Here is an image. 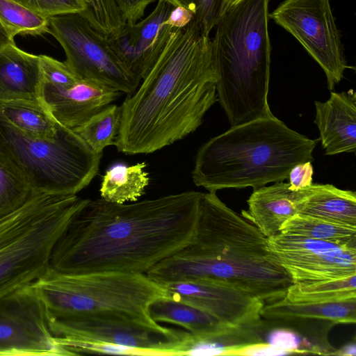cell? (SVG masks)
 <instances>
[{
  "instance_id": "1f68e13d",
  "label": "cell",
  "mask_w": 356,
  "mask_h": 356,
  "mask_svg": "<svg viewBox=\"0 0 356 356\" xmlns=\"http://www.w3.org/2000/svg\"><path fill=\"white\" fill-rule=\"evenodd\" d=\"M175 6L191 11L202 32L209 35L220 19V0H167Z\"/></svg>"
},
{
  "instance_id": "4dcf8cb0",
  "label": "cell",
  "mask_w": 356,
  "mask_h": 356,
  "mask_svg": "<svg viewBox=\"0 0 356 356\" xmlns=\"http://www.w3.org/2000/svg\"><path fill=\"white\" fill-rule=\"evenodd\" d=\"M57 343L69 355L83 354H111L148 355L143 350L112 343L56 337Z\"/></svg>"
},
{
  "instance_id": "603a6c76",
  "label": "cell",
  "mask_w": 356,
  "mask_h": 356,
  "mask_svg": "<svg viewBox=\"0 0 356 356\" xmlns=\"http://www.w3.org/2000/svg\"><path fill=\"white\" fill-rule=\"evenodd\" d=\"M0 120L31 137L52 140L59 123L42 103L13 101L0 103Z\"/></svg>"
},
{
  "instance_id": "8fae6325",
  "label": "cell",
  "mask_w": 356,
  "mask_h": 356,
  "mask_svg": "<svg viewBox=\"0 0 356 356\" xmlns=\"http://www.w3.org/2000/svg\"><path fill=\"white\" fill-rule=\"evenodd\" d=\"M0 355H69L51 332L32 283L0 298Z\"/></svg>"
},
{
  "instance_id": "d590c367",
  "label": "cell",
  "mask_w": 356,
  "mask_h": 356,
  "mask_svg": "<svg viewBox=\"0 0 356 356\" xmlns=\"http://www.w3.org/2000/svg\"><path fill=\"white\" fill-rule=\"evenodd\" d=\"M314 169L312 161H306L295 165L289 173V187L298 191L312 184Z\"/></svg>"
},
{
  "instance_id": "f35d334b",
  "label": "cell",
  "mask_w": 356,
  "mask_h": 356,
  "mask_svg": "<svg viewBox=\"0 0 356 356\" xmlns=\"http://www.w3.org/2000/svg\"><path fill=\"white\" fill-rule=\"evenodd\" d=\"M13 39L0 22V49L10 44L14 43Z\"/></svg>"
},
{
  "instance_id": "f546056e",
  "label": "cell",
  "mask_w": 356,
  "mask_h": 356,
  "mask_svg": "<svg viewBox=\"0 0 356 356\" xmlns=\"http://www.w3.org/2000/svg\"><path fill=\"white\" fill-rule=\"evenodd\" d=\"M85 10L80 13L99 32L116 34L124 24L113 0H83Z\"/></svg>"
},
{
  "instance_id": "7402d4cb",
  "label": "cell",
  "mask_w": 356,
  "mask_h": 356,
  "mask_svg": "<svg viewBox=\"0 0 356 356\" xmlns=\"http://www.w3.org/2000/svg\"><path fill=\"white\" fill-rule=\"evenodd\" d=\"M149 312L155 322L179 325L197 337L218 336L236 327L222 323L198 308L168 298L154 301L149 305Z\"/></svg>"
},
{
  "instance_id": "74e56055",
  "label": "cell",
  "mask_w": 356,
  "mask_h": 356,
  "mask_svg": "<svg viewBox=\"0 0 356 356\" xmlns=\"http://www.w3.org/2000/svg\"><path fill=\"white\" fill-rule=\"evenodd\" d=\"M194 17L193 14L182 6H175L166 23L175 28H180L188 24Z\"/></svg>"
},
{
  "instance_id": "d6a6232c",
  "label": "cell",
  "mask_w": 356,
  "mask_h": 356,
  "mask_svg": "<svg viewBox=\"0 0 356 356\" xmlns=\"http://www.w3.org/2000/svg\"><path fill=\"white\" fill-rule=\"evenodd\" d=\"M30 10L46 17L78 13H82L86 6L83 0H13Z\"/></svg>"
},
{
  "instance_id": "8d00e7d4",
  "label": "cell",
  "mask_w": 356,
  "mask_h": 356,
  "mask_svg": "<svg viewBox=\"0 0 356 356\" xmlns=\"http://www.w3.org/2000/svg\"><path fill=\"white\" fill-rule=\"evenodd\" d=\"M286 354V352L263 342L245 346L235 351L232 355H282Z\"/></svg>"
},
{
  "instance_id": "484cf974",
  "label": "cell",
  "mask_w": 356,
  "mask_h": 356,
  "mask_svg": "<svg viewBox=\"0 0 356 356\" xmlns=\"http://www.w3.org/2000/svg\"><path fill=\"white\" fill-rule=\"evenodd\" d=\"M356 275L307 284H292L285 298L294 303H326L356 299Z\"/></svg>"
},
{
  "instance_id": "5b68a950",
  "label": "cell",
  "mask_w": 356,
  "mask_h": 356,
  "mask_svg": "<svg viewBox=\"0 0 356 356\" xmlns=\"http://www.w3.org/2000/svg\"><path fill=\"white\" fill-rule=\"evenodd\" d=\"M269 1L241 0L215 27L216 94L231 127L273 115L268 102Z\"/></svg>"
},
{
  "instance_id": "7a4b0ae2",
  "label": "cell",
  "mask_w": 356,
  "mask_h": 356,
  "mask_svg": "<svg viewBox=\"0 0 356 356\" xmlns=\"http://www.w3.org/2000/svg\"><path fill=\"white\" fill-rule=\"evenodd\" d=\"M217 81L211 39L193 17L172 31L140 86L120 106L118 150L152 153L195 131L218 101Z\"/></svg>"
},
{
  "instance_id": "ab89813d",
  "label": "cell",
  "mask_w": 356,
  "mask_h": 356,
  "mask_svg": "<svg viewBox=\"0 0 356 356\" xmlns=\"http://www.w3.org/2000/svg\"><path fill=\"white\" fill-rule=\"evenodd\" d=\"M241 1V0H220V19L225 13Z\"/></svg>"
},
{
  "instance_id": "52a82bcc",
  "label": "cell",
  "mask_w": 356,
  "mask_h": 356,
  "mask_svg": "<svg viewBox=\"0 0 356 356\" xmlns=\"http://www.w3.org/2000/svg\"><path fill=\"white\" fill-rule=\"evenodd\" d=\"M88 199L38 193L0 219V298L47 271L52 249Z\"/></svg>"
},
{
  "instance_id": "6da1fadb",
  "label": "cell",
  "mask_w": 356,
  "mask_h": 356,
  "mask_svg": "<svg viewBox=\"0 0 356 356\" xmlns=\"http://www.w3.org/2000/svg\"><path fill=\"white\" fill-rule=\"evenodd\" d=\"M202 193L131 204L90 200L55 243L49 268L64 274L143 273L191 239Z\"/></svg>"
},
{
  "instance_id": "83f0119b",
  "label": "cell",
  "mask_w": 356,
  "mask_h": 356,
  "mask_svg": "<svg viewBox=\"0 0 356 356\" xmlns=\"http://www.w3.org/2000/svg\"><path fill=\"white\" fill-rule=\"evenodd\" d=\"M37 194L21 171L0 152V219L21 208Z\"/></svg>"
},
{
  "instance_id": "ffe728a7",
  "label": "cell",
  "mask_w": 356,
  "mask_h": 356,
  "mask_svg": "<svg viewBox=\"0 0 356 356\" xmlns=\"http://www.w3.org/2000/svg\"><path fill=\"white\" fill-rule=\"evenodd\" d=\"M41 82L40 56L22 51L15 42L0 49V103H41Z\"/></svg>"
},
{
  "instance_id": "7c38bea8",
  "label": "cell",
  "mask_w": 356,
  "mask_h": 356,
  "mask_svg": "<svg viewBox=\"0 0 356 356\" xmlns=\"http://www.w3.org/2000/svg\"><path fill=\"white\" fill-rule=\"evenodd\" d=\"M267 244L293 284H307L356 275V249L282 233L268 237Z\"/></svg>"
},
{
  "instance_id": "ac0fdd59",
  "label": "cell",
  "mask_w": 356,
  "mask_h": 356,
  "mask_svg": "<svg viewBox=\"0 0 356 356\" xmlns=\"http://www.w3.org/2000/svg\"><path fill=\"white\" fill-rule=\"evenodd\" d=\"M314 123L326 155L356 150V93L331 92L324 102L316 101Z\"/></svg>"
},
{
  "instance_id": "2e32d148",
  "label": "cell",
  "mask_w": 356,
  "mask_h": 356,
  "mask_svg": "<svg viewBox=\"0 0 356 356\" xmlns=\"http://www.w3.org/2000/svg\"><path fill=\"white\" fill-rule=\"evenodd\" d=\"M261 316L270 324L291 329L307 338L326 355H337L328 341L330 329L339 323H355L356 299L326 303H294L285 298L265 304Z\"/></svg>"
},
{
  "instance_id": "9c48e42d",
  "label": "cell",
  "mask_w": 356,
  "mask_h": 356,
  "mask_svg": "<svg viewBox=\"0 0 356 356\" xmlns=\"http://www.w3.org/2000/svg\"><path fill=\"white\" fill-rule=\"evenodd\" d=\"M47 33L60 43L66 56L65 62L79 80L93 81L127 95L137 89L138 84L125 70L108 36L81 14L49 17Z\"/></svg>"
},
{
  "instance_id": "836d02e7",
  "label": "cell",
  "mask_w": 356,
  "mask_h": 356,
  "mask_svg": "<svg viewBox=\"0 0 356 356\" xmlns=\"http://www.w3.org/2000/svg\"><path fill=\"white\" fill-rule=\"evenodd\" d=\"M40 58L42 81L56 86H67L79 80L65 62H60L46 55H40Z\"/></svg>"
},
{
  "instance_id": "e575fe53",
  "label": "cell",
  "mask_w": 356,
  "mask_h": 356,
  "mask_svg": "<svg viewBox=\"0 0 356 356\" xmlns=\"http://www.w3.org/2000/svg\"><path fill=\"white\" fill-rule=\"evenodd\" d=\"M156 0H113L124 24H134L144 15L147 7Z\"/></svg>"
},
{
  "instance_id": "ba28073f",
  "label": "cell",
  "mask_w": 356,
  "mask_h": 356,
  "mask_svg": "<svg viewBox=\"0 0 356 356\" xmlns=\"http://www.w3.org/2000/svg\"><path fill=\"white\" fill-rule=\"evenodd\" d=\"M0 152L24 175L37 193L76 195L99 172L102 154L73 130L59 124L52 140L28 136L0 120Z\"/></svg>"
},
{
  "instance_id": "f1b7e54d",
  "label": "cell",
  "mask_w": 356,
  "mask_h": 356,
  "mask_svg": "<svg viewBox=\"0 0 356 356\" xmlns=\"http://www.w3.org/2000/svg\"><path fill=\"white\" fill-rule=\"evenodd\" d=\"M0 22L14 38L17 35H38L47 33L48 17L13 0H0Z\"/></svg>"
},
{
  "instance_id": "d4e9b609",
  "label": "cell",
  "mask_w": 356,
  "mask_h": 356,
  "mask_svg": "<svg viewBox=\"0 0 356 356\" xmlns=\"http://www.w3.org/2000/svg\"><path fill=\"white\" fill-rule=\"evenodd\" d=\"M284 234L325 241L356 249V227L296 214L280 229Z\"/></svg>"
},
{
  "instance_id": "60d3db41",
  "label": "cell",
  "mask_w": 356,
  "mask_h": 356,
  "mask_svg": "<svg viewBox=\"0 0 356 356\" xmlns=\"http://www.w3.org/2000/svg\"><path fill=\"white\" fill-rule=\"evenodd\" d=\"M337 355L355 356L356 355L355 343L353 342L344 346L341 350H337Z\"/></svg>"
},
{
  "instance_id": "8992f818",
  "label": "cell",
  "mask_w": 356,
  "mask_h": 356,
  "mask_svg": "<svg viewBox=\"0 0 356 356\" xmlns=\"http://www.w3.org/2000/svg\"><path fill=\"white\" fill-rule=\"evenodd\" d=\"M33 285L44 305L48 322L99 318L159 324L149 305L166 298L163 285L146 274L102 272L64 274L50 268Z\"/></svg>"
},
{
  "instance_id": "4316f807",
  "label": "cell",
  "mask_w": 356,
  "mask_h": 356,
  "mask_svg": "<svg viewBox=\"0 0 356 356\" xmlns=\"http://www.w3.org/2000/svg\"><path fill=\"white\" fill-rule=\"evenodd\" d=\"M121 122V108L109 104L90 116L73 129L96 153L102 154L105 147L115 145Z\"/></svg>"
},
{
  "instance_id": "4fadbf2b",
  "label": "cell",
  "mask_w": 356,
  "mask_h": 356,
  "mask_svg": "<svg viewBox=\"0 0 356 356\" xmlns=\"http://www.w3.org/2000/svg\"><path fill=\"white\" fill-rule=\"evenodd\" d=\"M58 338L104 341L143 350L148 355H175L189 335L186 330L134 321L77 318L48 322Z\"/></svg>"
},
{
  "instance_id": "d6986e66",
  "label": "cell",
  "mask_w": 356,
  "mask_h": 356,
  "mask_svg": "<svg viewBox=\"0 0 356 356\" xmlns=\"http://www.w3.org/2000/svg\"><path fill=\"white\" fill-rule=\"evenodd\" d=\"M305 188L294 191L289 183L275 182L270 186L254 189L247 200L248 209L242 216L255 225L266 237L280 232L283 224L298 214Z\"/></svg>"
},
{
  "instance_id": "9a60e30c",
  "label": "cell",
  "mask_w": 356,
  "mask_h": 356,
  "mask_svg": "<svg viewBox=\"0 0 356 356\" xmlns=\"http://www.w3.org/2000/svg\"><path fill=\"white\" fill-rule=\"evenodd\" d=\"M174 7L167 0H159L147 17L124 24L116 34L108 36L125 70L138 84L152 67L175 29L166 23Z\"/></svg>"
},
{
  "instance_id": "3957f363",
  "label": "cell",
  "mask_w": 356,
  "mask_h": 356,
  "mask_svg": "<svg viewBox=\"0 0 356 356\" xmlns=\"http://www.w3.org/2000/svg\"><path fill=\"white\" fill-rule=\"evenodd\" d=\"M146 275L159 284L208 279L272 303L284 298L293 284L267 244V238L215 192L202 194L191 241Z\"/></svg>"
},
{
  "instance_id": "cb8c5ba5",
  "label": "cell",
  "mask_w": 356,
  "mask_h": 356,
  "mask_svg": "<svg viewBox=\"0 0 356 356\" xmlns=\"http://www.w3.org/2000/svg\"><path fill=\"white\" fill-rule=\"evenodd\" d=\"M146 166L145 162L111 166L102 179L99 190L102 198L118 204L136 202L149 184L148 174L144 170Z\"/></svg>"
},
{
  "instance_id": "44dd1931",
  "label": "cell",
  "mask_w": 356,
  "mask_h": 356,
  "mask_svg": "<svg viewBox=\"0 0 356 356\" xmlns=\"http://www.w3.org/2000/svg\"><path fill=\"white\" fill-rule=\"evenodd\" d=\"M298 214L356 227V193L331 184L305 188Z\"/></svg>"
},
{
  "instance_id": "5bb4252c",
  "label": "cell",
  "mask_w": 356,
  "mask_h": 356,
  "mask_svg": "<svg viewBox=\"0 0 356 356\" xmlns=\"http://www.w3.org/2000/svg\"><path fill=\"white\" fill-rule=\"evenodd\" d=\"M161 285L166 298L198 308L226 325H248L261 318L264 302L225 284L199 278Z\"/></svg>"
},
{
  "instance_id": "e0dca14e",
  "label": "cell",
  "mask_w": 356,
  "mask_h": 356,
  "mask_svg": "<svg viewBox=\"0 0 356 356\" xmlns=\"http://www.w3.org/2000/svg\"><path fill=\"white\" fill-rule=\"evenodd\" d=\"M120 94L90 81L79 80L67 86L42 81L40 99L58 123L73 130L111 104Z\"/></svg>"
},
{
  "instance_id": "277c9868",
  "label": "cell",
  "mask_w": 356,
  "mask_h": 356,
  "mask_svg": "<svg viewBox=\"0 0 356 356\" xmlns=\"http://www.w3.org/2000/svg\"><path fill=\"white\" fill-rule=\"evenodd\" d=\"M318 140L289 129L273 115L243 122L202 145L193 181L215 193L282 181L295 165L313 161Z\"/></svg>"
},
{
  "instance_id": "30bf717a",
  "label": "cell",
  "mask_w": 356,
  "mask_h": 356,
  "mask_svg": "<svg viewBox=\"0 0 356 356\" xmlns=\"http://www.w3.org/2000/svg\"><path fill=\"white\" fill-rule=\"evenodd\" d=\"M268 16L317 62L332 91L351 67L345 59L330 0H284Z\"/></svg>"
}]
</instances>
